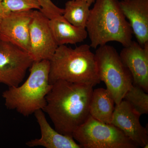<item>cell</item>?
I'll return each instance as SVG.
<instances>
[{"instance_id":"obj_3","label":"cell","mask_w":148,"mask_h":148,"mask_svg":"<svg viewBox=\"0 0 148 148\" xmlns=\"http://www.w3.org/2000/svg\"><path fill=\"white\" fill-rule=\"evenodd\" d=\"M88 45L58 46L49 60V82L58 80L95 86L101 82L95 53Z\"/></svg>"},{"instance_id":"obj_20","label":"cell","mask_w":148,"mask_h":148,"mask_svg":"<svg viewBox=\"0 0 148 148\" xmlns=\"http://www.w3.org/2000/svg\"><path fill=\"white\" fill-rule=\"evenodd\" d=\"M9 12L5 7L3 0H0V21Z\"/></svg>"},{"instance_id":"obj_4","label":"cell","mask_w":148,"mask_h":148,"mask_svg":"<svg viewBox=\"0 0 148 148\" xmlns=\"http://www.w3.org/2000/svg\"><path fill=\"white\" fill-rule=\"evenodd\" d=\"M49 60L34 61L26 81L3 92L6 107L25 116L43 110L46 105V96L52 87L49 82Z\"/></svg>"},{"instance_id":"obj_10","label":"cell","mask_w":148,"mask_h":148,"mask_svg":"<svg viewBox=\"0 0 148 148\" xmlns=\"http://www.w3.org/2000/svg\"><path fill=\"white\" fill-rule=\"evenodd\" d=\"M140 116L123 99L116 105L111 124L121 130L138 147L148 148V132L140 123Z\"/></svg>"},{"instance_id":"obj_9","label":"cell","mask_w":148,"mask_h":148,"mask_svg":"<svg viewBox=\"0 0 148 148\" xmlns=\"http://www.w3.org/2000/svg\"><path fill=\"white\" fill-rule=\"evenodd\" d=\"M33 11L10 12L0 21V39L17 46L30 55L29 26Z\"/></svg>"},{"instance_id":"obj_18","label":"cell","mask_w":148,"mask_h":148,"mask_svg":"<svg viewBox=\"0 0 148 148\" xmlns=\"http://www.w3.org/2000/svg\"><path fill=\"white\" fill-rule=\"evenodd\" d=\"M6 9L9 12H18L41 8L38 0H3Z\"/></svg>"},{"instance_id":"obj_14","label":"cell","mask_w":148,"mask_h":148,"mask_svg":"<svg viewBox=\"0 0 148 148\" xmlns=\"http://www.w3.org/2000/svg\"><path fill=\"white\" fill-rule=\"evenodd\" d=\"M49 25L58 46L82 42L88 36L86 28L74 26L66 20L63 15L49 19Z\"/></svg>"},{"instance_id":"obj_6","label":"cell","mask_w":148,"mask_h":148,"mask_svg":"<svg viewBox=\"0 0 148 148\" xmlns=\"http://www.w3.org/2000/svg\"><path fill=\"white\" fill-rule=\"evenodd\" d=\"M72 136L82 148L139 147L113 125L103 123L90 115L74 131Z\"/></svg>"},{"instance_id":"obj_5","label":"cell","mask_w":148,"mask_h":148,"mask_svg":"<svg viewBox=\"0 0 148 148\" xmlns=\"http://www.w3.org/2000/svg\"><path fill=\"white\" fill-rule=\"evenodd\" d=\"M96 49L95 54L99 79L118 105L133 84L132 76L114 47L106 44Z\"/></svg>"},{"instance_id":"obj_8","label":"cell","mask_w":148,"mask_h":148,"mask_svg":"<svg viewBox=\"0 0 148 148\" xmlns=\"http://www.w3.org/2000/svg\"><path fill=\"white\" fill-rule=\"evenodd\" d=\"M49 20L40 11L33 10L29 32L31 56L34 61L50 60L58 47Z\"/></svg>"},{"instance_id":"obj_7","label":"cell","mask_w":148,"mask_h":148,"mask_svg":"<svg viewBox=\"0 0 148 148\" xmlns=\"http://www.w3.org/2000/svg\"><path fill=\"white\" fill-rule=\"evenodd\" d=\"M34 62L27 51L0 39V83L9 87L18 86Z\"/></svg>"},{"instance_id":"obj_22","label":"cell","mask_w":148,"mask_h":148,"mask_svg":"<svg viewBox=\"0 0 148 148\" xmlns=\"http://www.w3.org/2000/svg\"><path fill=\"white\" fill-rule=\"evenodd\" d=\"M127 1V0H120V1Z\"/></svg>"},{"instance_id":"obj_2","label":"cell","mask_w":148,"mask_h":148,"mask_svg":"<svg viewBox=\"0 0 148 148\" xmlns=\"http://www.w3.org/2000/svg\"><path fill=\"white\" fill-rule=\"evenodd\" d=\"M86 29L92 48L114 41L126 46L132 41V29L119 0H96L90 9Z\"/></svg>"},{"instance_id":"obj_16","label":"cell","mask_w":148,"mask_h":148,"mask_svg":"<svg viewBox=\"0 0 148 148\" xmlns=\"http://www.w3.org/2000/svg\"><path fill=\"white\" fill-rule=\"evenodd\" d=\"M90 5L82 0H70L65 4L63 16L75 27L86 28Z\"/></svg>"},{"instance_id":"obj_11","label":"cell","mask_w":148,"mask_h":148,"mask_svg":"<svg viewBox=\"0 0 148 148\" xmlns=\"http://www.w3.org/2000/svg\"><path fill=\"white\" fill-rule=\"evenodd\" d=\"M120 56L132 76L133 84L148 92V43L141 45L132 40L123 47Z\"/></svg>"},{"instance_id":"obj_19","label":"cell","mask_w":148,"mask_h":148,"mask_svg":"<svg viewBox=\"0 0 148 148\" xmlns=\"http://www.w3.org/2000/svg\"><path fill=\"white\" fill-rule=\"evenodd\" d=\"M40 5V11L45 16L49 19L63 15L64 9L58 7L51 0H38Z\"/></svg>"},{"instance_id":"obj_15","label":"cell","mask_w":148,"mask_h":148,"mask_svg":"<svg viewBox=\"0 0 148 148\" xmlns=\"http://www.w3.org/2000/svg\"><path fill=\"white\" fill-rule=\"evenodd\" d=\"M115 104L112 96L107 88H96L93 90L91 95L89 115L101 122L111 124Z\"/></svg>"},{"instance_id":"obj_1","label":"cell","mask_w":148,"mask_h":148,"mask_svg":"<svg viewBox=\"0 0 148 148\" xmlns=\"http://www.w3.org/2000/svg\"><path fill=\"white\" fill-rule=\"evenodd\" d=\"M92 91L91 86L63 80L52 84L42 111L47 114L57 132L73 137V132L89 116Z\"/></svg>"},{"instance_id":"obj_17","label":"cell","mask_w":148,"mask_h":148,"mask_svg":"<svg viewBox=\"0 0 148 148\" xmlns=\"http://www.w3.org/2000/svg\"><path fill=\"white\" fill-rule=\"evenodd\" d=\"M123 100L140 116L148 113V94L143 88L132 84L126 92Z\"/></svg>"},{"instance_id":"obj_21","label":"cell","mask_w":148,"mask_h":148,"mask_svg":"<svg viewBox=\"0 0 148 148\" xmlns=\"http://www.w3.org/2000/svg\"><path fill=\"white\" fill-rule=\"evenodd\" d=\"M82 1H86V2L88 3V4L90 5L91 4H92L93 3L95 2V1L96 0H82Z\"/></svg>"},{"instance_id":"obj_12","label":"cell","mask_w":148,"mask_h":148,"mask_svg":"<svg viewBox=\"0 0 148 148\" xmlns=\"http://www.w3.org/2000/svg\"><path fill=\"white\" fill-rule=\"evenodd\" d=\"M123 13L141 45L148 43V0L119 1Z\"/></svg>"},{"instance_id":"obj_13","label":"cell","mask_w":148,"mask_h":148,"mask_svg":"<svg viewBox=\"0 0 148 148\" xmlns=\"http://www.w3.org/2000/svg\"><path fill=\"white\" fill-rule=\"evenodd\" d=\"M34 114L39 125L41 137L30 140L26 143L27 145L42 146L46 148H82L73 137L61 134L53 129L47 120L42 110H38Z\"/></svg>"}]
</instances>
